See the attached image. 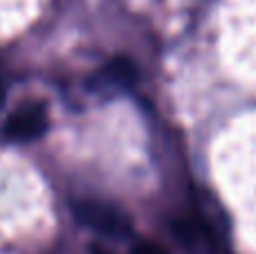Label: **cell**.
Wrapping results in <instances>:
<instances>
[{"mask_svg":"<svg viewBox=\"0 0 256 254\" xmlns=\"http://www.w3.org/2000/svg\"><path fill=\"white\" fill-rule=\"evenodd\" d=\"M72 212L79 223L110 238H126L132 234L130 218L112 202L97 200V198H81L72 202Z\"/></svg>","mask_w":256,"mask_h":254,"instance_id":"6da1fadb","label":"cell"},{"mask_svg":"<svg viewBox=\"0 0 256 254\" xmlns=\"http://www.w3.org/2000/svg\"><path fill=\"white\" fill-rule=\"evenodd\" d=\"M176 241L186 254H218V238L209 220L200 214L178 216L171 223Z\"/></svg>","mask_w":256,"mask_h":254,"instance_id":"7a4b0ae2","label":"cell"},{"mask_svg":"<svg viewBox=\"0 0 256 254\" xmlns=\"http://www.w3.org/2000/svg\"><path fill=\"white\" fill-rule=\"evenodd\" d=\"M48 110L43 104H22L18 110H14L4 122V135L14 142H30L48 130Z\"/></svg>","mask_w":256,"mask_h":254,"instance_id":"3957f363","label":"cell"},{"mask_svg":"<svg viewBox=\"0 0 256 254\" xmlns=\"http://www.w3.org/2000/svg\"><path fill=\"white\" fill-rule=\"evenodd\" d=\"M137 79V68L128 58H115L97 74L99 88H128Z\"/></svg>","mask_w":256,"mask_h":254,"instance_id":"277c9868","label":"cell"},{"mask_svg":"<svg viewBox=\"0 0 256 254\" xmlns=\"http://www.w3.org/2000/svg\"><path fill=\"white\" fill-rule=\"evenodd\" d=\"M135 254H166L162 250V248L160 246H155V243H140V246L135 248Z\"/></svg>","mask_w":256,"mask_h":254,"instance_id":"5b68a950","label":"cell"},{"mask_svg":"<svg viewBox=\"0 0 256 254\" xmlns=\"http://www.w3.org/2000/svg\"><path fill=\"white\" fill-rule=\"evenodd\" d=\"M2 99H4V86L0 84V104H2Z\"/></svg>","mask_w":256,"mask_h":254,"instance_id":"8992f818","label":"cell"}]
</instances>
